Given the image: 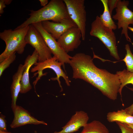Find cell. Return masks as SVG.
I'll list each match as a JSON object with an SVG mask.
<instances>
[{"mask_svg": "<svg viewBox=\"0 0 133 133\" xmlns=\"http://www.w3.org/2000/svg\"><path fill=\"white\" fill-rule=\"evenodd\" d=\"M69 64L73 70V78L89 83L111 100L117 99L121 85L117 74L97 67L91 57L83 53L72 57Z\"/></svg>", "mask_w": 133, "mask_h": 133, "instance_id": "cell-1", "label": "cell"}, {"mask_svg": "<svg viewBox=\"0 0 133 133\" xmlns=\"http://www.w3.org/2000/svg\"><path fill=\"white\" fill-rule=\"evenodd\" d=\"M30 11L29 17L16 29L45 21L51 20L59 22L65 19L70 18L66 5L62 0H51L46 6L38 10Z\"/></svg>", "mask_w": 133, "mask_h": 133, "instance_id": "cell-2", "label": "cell"}, {"mask_svg": "<svg viewBox=\"0 0 133 133\" xmlns=\"http://www.w3.org/2000/svg\"><path fill=\"white\" fill-rule=\"evenodd\" d=\"M29 25L14 30H5L0 33V38L5 42L6 46L0 55V63L15 52L22 54L27 43L25 37Z\"/></svg>", "mask_w": 133, "mask_h": 133, "instance_id": "cell-3", "label": "cell"}, {"mask_svg": "<svg viewBox=\"0 0 133 133\" xmlns=\"http://www.w3.org/2000/svg\"><path fill=\"white\" fill-rule=\"evenodd\" d=\"M113 30L104 26L97 16L92 23L89 33L90 35L98 38L109 50L110 55L116 59L120 58L116 46V39Z\"/></svg>", "mask_w": 133, "mask_h": 133, "instance_id": "cell-4", "label": "cell"}, {"mask_svg": "<svg viewBox=\"0 0 133 133\" xmlns=\"http://www.w3.org/2000/svg\"><path fill=\"white\" fill-rule=\"evenodd\" d=\"M34 65L35 66L31 68V72H34L37 71L34 74L33 76H35L37 74L38 75L33 83L35 89V85L39 80L42 76L46 75V74L43 73V71L46 68L51 69L55 72L57 76L56 77L51 78L50 79L52 80L58 81L61 91H63V89L59 79L60 77L63 78L68 86H70V81L61 68V66H63L62 64L58 60L55 56H53L43 62H37Z\"/></svg>", "mask_w": 133, "mask_h": 133, "instance_id": "cell-5", "label": "cell"}, {"mask_svg": "<svg viewBox=\"0 0 133 133\" xmlns=\"http://www.w3.org/2000/svg\"><path fill=\"white\" fill-rule=\"evenodd\" d=\"M69 16L80 30L82 39H85L86 20L84 0H63Z\"/></svg>", "mask_w": 133, "mask_h": 133, "instance_id": "cell-6", "label": "cell"}, {"mask_svg": "<svg viewBox=\"0 0 133 133\" xmlns=\"http://www.w3.org/2000/svg\"><path fill=\"white\" fill-rule=\"evenodd\" d=\"M25 40L27 44L31 45L37 51L38 62H44L52 57V53L43 38L32 24L29 25Z\"/></svg>", "mask_w": 133, "mask_h": 133, "instance_id": "cell-7", "label": "cell"}, {"mask_svg": "<svg viewBox=\"0 0 133 133\" xmlns=\"http://www.w3.org/2000/svg\"><path fill=\"white\" fill-rule=\"evenodd\" d=\"M129 4L128 0H118L116 9V14L113 16L112 18L117 21L118 29L122 28L121 34L124 35L127 40L133 45L128 32L129 25H133V12L128 7Z\"/></svg>", "mask_w": 133, "mask_h": 133, "instance_id": "cell-8", "label": "cell"}, {"mask_svg": "<svg viewBox=\"0 0 133 133\" xmlns=\"http://www.w3.org/2000/svg\"><path fill=\"white\" fill-rule=\"evenodd\" d=\"M32 24L40 33L46 44L53 56L61 63L64 66L65 63L69 64L72 58L65 52L60 47L57 41L51 35L43 28L41 22L35 23Z\"/></svg>", "mask_w": 133, "mask_h": 133, "instance_id": "cell-9", "label": "cell"}, {"mask_svg": "<svg viewBox=\"0 0 133 133\" xmlns=\"http://www.w3.org/2000/svg\"><path fill=\"white\" fill-rule=\"evenodd\" d=\"M82 38L81 31L77 26L70 28L57 40L60 47L66 53L73 51L80 45Z\"/></svg>", "mask_w": 133, "mask_h": 133, "instance_id": "cell-10", "label": "cell"}, {"mask_svg": "<svg viewBox=\"0 0 133 133\" xmlns=\"http://www.w3.org/2000/svg\"><path fill=\"white\" fill-rule=\"evenodd\" d=\"M14 119L10 126L15 128L28 124L47 125L44 121L39 120L32 116L27 110L21 106L17 105L15 111Z\"/></svg>", "mask_w": 133, "mask_h": 133, "instance_id": "cell-11", "label": "cell"}, {"mask_svg": "<svg viewBox=\"0 0 133 133\" xmlns=\"http://www.w3.org/2000/svg\"><path fill=\"white\" fill-rule=\"evenodd\" d=\"M41 23L44 29L56 40L69 28L77 26L70 18L65 19L59 22L45 21L42 22Z\"/></svg>", "mask_w": 133, "mask_h": 133, "instance_id": "cell-12", "label": "cell"}, {"mask_svg": "<svg viewBox=\"0 0 133 133\" xmlns=\"http://www.w3.org/2000/svg\"><path fill=\"white\" fill-rule=\"evenodd\" d=\"M89 117L87 113L84 111H77L73 115L69 121L59 132L53 133H72L78 131L80 128L83 127L88 123Z\"/></svg>", "mask_w": 133, "mask_h": 133, "instance_id": "cell-13", "label": "cell"}, {"mask_svg": "<svg viewBox=\"0 0 133 133\" xmlns=\"http://www.w3.org/2000/svg\"><path fill=\"white\" fill-rule=\"evenodd\" d=\"M38 54L34 50L32 54L29 55L25 59L24 65L25 69L22 74L20 82L21 89L20 93H26L32 89L29 80V72L30 68L38 60Z\"/></svg>", "mask_w": 133, "mask_h": 133, "instance_id": "cell-14", "label": "cell"}, {"mask_svg": "<svg viewBox=\"0 0 133 133\" xmlns=\"http://www.w3.org/2000/svg\"><path fill=\"white\" fill-rule=\"evenodd\" d=\"M25 69L24 65L20 64L17 71L13 76L12 82L11 86L12 98L11 107L13 112L17 106L16 102L21 89L20 82L21 77Z\"/></svg>", "mask_w": 133, "mask_h": 133, "instance_id": "cell-15", "label": "cell"}, {"mask_svg": "<svg viewBox=\"0 0 133 133\" xmlns=\"http://www.w3.org/2000/svg\"><path fill=\"white\" fill-rule=\"evenodd\" d=\"M107 119L110 122H119L127 124H133V116L127 114L123 109L108 113Z\"/></svg>", "mask_w": 133, "mask_h": 133, "instance_id": "cell-16", "label": "cell"}, {"mask_svg": "<svg viewBox=\"0 0 133 133\" xmlns=\"http://www.w3.org/2000/svg\"><path fill=\"white\" fill-rule=\"evenodd\" d=\"M80 133H109L108 129L100 121L94 120L87 123Z\"/></svg>", "mask_w": 133, "mask_h": 133, "instance_id": "cell-17", "label": "cell"}, {"mask_svg": "<svg viewBox=\"0 0 133 133\" xmlns=\"http://www.w3.org/2000/svg\"><path fill=\"white\" fill-rule=\"evenodd\" d=\"M104 7L102 14L100 17L103 24L107 27L113 30L116 29L117 26L113 20L109 11L108 5V0H101Z\"/></svg>", "mask_w": 133, "mask_h": 133, "instance_id": "cell-18", "label": "cell"}, {"mask_svg": "<svg viewBox=\"0 0 133 133\" xmlns=\"http://www.w3.org/2000/svg\"><path fill=\"white\" fill-rule=\"evenodd\" d=\"M116 74L118 75L121 83L119 93L121 97L122 91L123 87L129 84L133 85V73L124 69L122 71H117Z\"/></svg>", "mask_w": 133, "mask_h": 133, "instance_id": "cell-19", "label": "cell"}, {"mask_svg": "<svg viewBox=\"0 0 133 133\" xmlns=\"http://www.w3.org/2000/svg\"><path fill=\"white\" fill-rule=\"evenodd\" d=\"M126 53L124 58L122 60L125 63L127 70L133 73V54L130 50L128 44L125 45Z\"/></svg>", "mask_w": 133, "mask_h": 133, "instance_id": "cell-20", "label": "cell"}, {"mask_svg": "<svg viewBox=\"0 0 133 133\" xmlns=\"http://www.w3.org/2000/svg\"><path fill=\"white\" fill-rule=\"evenodd\" d=\"M15 52L5 59L0 64V76L1 77L4 70L16 59V56Z\"/></svg>", "mask_w": 133, "mask_h": 133, "instance_id": "cell-21", "label": "cell"}, {"mask_svg": "<svg viewBox=\"0 0 133 133\" xmlns=\"http://www.w3.org/2000/svg\"><path fill=\"white\" fill-rule=\"evenodd\" d=\"M120 129L121 133H133V130L126 124L116 122Z\"/></svg>", "mask_w": 133, "mask_h": 133, "instance_id": "cell-22", "label": "cell"}, {"mask_svg": "<svg viewBox=\"0 0 133 133\" xmlns=\"http://www.w3.org/2000/svg\"><path fill=\"white\" fill-rule=\"evenodd\" d=\"M6 116L0 114V130L8 131L7 128L6 121L5 119Z\"/></svg>", "mask_w": 133, "mask_h": 133, "instance_id": "cell-23", "label": "cell"}, {"mask_svg": "<svg viewBox=\"0 0 133 133\" xmlns=\"http://www.w3.org/2000/svg\"><path fill=\"white\" fill-rule=\"evenodd\" d=\"M118 0H108V5L109 11L111 15H112L113 10L116 8Z\"/></svg>", "mask_w": 133, "mask_h": 133, "instance_id": "cell-24", "label": "cell"}, {"mask_svg": "<svg viewBox=\"0 0 133 133\" xmlns=\"http://www.w3.org/2000/svg\"><path fill=\"white\" fill-rule=\"evenodd\" d=\"M130 90L133 92V88L127 87ZM124 111L127 114L132 115H133V103L130 106L124 109Z\"/></svg>", "mask_w": 133, "mask_h": 133, "instance_id": "cell-25", "label": "cell"}, {"mask_svg": "<svg viewBox=\"0 0 133 133\" xmlns=\"http://www.w3.org/2000/svg\"><path fill=\"white\" fill-rule=\"evenodd\" d=\"M6 7L4 0H0V14H2L4 12V9Z\"/></svg>", "mask_w": 133, "mask_h": 133, "instance_id": "cell-26", "label": "cell"}, {"mask_svg": "<svg viewBox=\"0 0 133 133\" xmlns=\"http://www.w3.org/2000/svg\"><path fill=\"white\" fill-rule=\"evenodd\" d=\"M41 5L43 7L46 6L48 3V0H39Z\"/></svg>", "mask_w": 133, "mask_h": 133, "instance_id": "cell-27", "label": "cell"}, {"mask_svg": "<svg viewBox=\"0 0 133 133\" xmlns=\"http://www.w3.org/2000/svg\"><path fill=\"white\" fill-rule=\"evenodd\" d=\"M4 0L6 5H8L10 4L12 1L11 0Z\"/></svg>", "mask_w": 133, "mask_h": 133, "instance_id": "cell-28", "label": "cell"}, {"mask_svg": "<svg viewBox=\"0 0 133 133\" xmlns=\"http://www.w3.org/2000/svg\"><path fill=\"white\" fill-rule=\"evenodd\" d=\"M0 133H13L10 132L8 131H2L0 130Z\"/></svg>", "mask_w": 133, "mask_h": 133, "instance_id": "cell-29", "label": "cell"}, {"mask_svg": "<svg viewBox=\"0 0 133 133\" xmlns=\"http://www.w3.org/2000/svg\"><path fill=\"white\" fill-rule=\"evenodd\" d=\"M129 127H131L133 130V124H127Z\"/></svg>", "mask_w": 133, "mask_h": 133, "instance_id": "cell-30", "label": "cell"}, {"mask_svg": "<svg viewBox=\"0 0 133 133\" xmlns=\"http://www.w3.org/2000/svg\"><path fill=\"white\" fill-rule=\"evenodd\" d=\"M35 133H37V132L36 131H34Z\"/></svg>", "mask_w": 133, "mask_h": 133, "instance_id": "cell-31", "label": "cell"}]
</instances>
